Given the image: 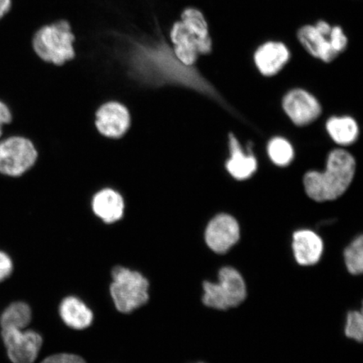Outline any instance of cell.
I'll return each instance as SVG.
<instances>
[{
    "label": "cell",
    "instance_id": "1",
    "mask_svg": "<svg viewBox=\"0 0 363 363\" xmlns=\"http://www.w3.org/2000/svg\"><path fill=\"white\" fill-rule=\"evenodd\" d=\"M356 170L357 162L352 154L344 149H335L328 155L324 172H306L303 179V188L312 201H335L350 187Z\"/></svg>",
    "mask_w": 363,
    "mask_h": 363
},
{
    "label": "cell",
    "instance_id": "2",
    "mask_svg": "<svg viewBox=\"0 0 363 363\" xmlns=\"http://www.w3.org/2000/svg\"><path fill=\"white\" fill-rule=\"evenodd\" d=\"M75 42L69 21L61 19L36 30L31 45L40 60L61 67L75 58Z\"/></svg>",
    "mask_w": 363,
    "mask_h": 363
},
{
    "label": "cell",
    "instance_id": "3",
    "mask_svg": "<svg viewBox=\"0 0 363 363\" xmlns=\"http://www.w3.org/2000/svg\"><path fill=\"white\" fill-rule=\"evenodd\" d=\"M111 294L118 311L129 314L149 301V283L136 271L116 267L112 271Z\"/></svg>",
    "mask_w": 363,
    "mask_h": 363
},
{
    "label": "cell",
    "instance_id": "4",
    "mask_svg": "<svg viewBox=\"0 0 363 363\" xmlns=\"http://www.w3.org/2000/svg\"><path fill=\"white\" fill-rule=\"evenodd\" d=\"M38 152L28 138L10 135L0 139V174L18 178L35 165Z\"/></svg>",
    "mask_w": 363,
    "mask_h": 363
},
{
    "label": "cell",
    "instance_id": "5",
    "mask_svg": "<svg viewBox=\"0 0 363 363\" xmlns=\"http://www.w3.org/2000/svg\"><path fill=\"white\" fill-rule=\"evenodd\" d=\"M291 58V48L282 39L262 40L252 53L254 65L258 72L266 78L278 75L289 65Z\"/></svg>",
    "mask_w": 363,
    "mask_h": 363
},
{
    "label": "cell",
    "instance_id": "6",
    "mask_svg": "<svg viewBox=\"0 0 363 363\" xmlns=\"http://www.w3.org/2000/svg\"><path fill=\"white\" fill-rule=\"evenodd\" d=\"M240 229L235 218L225 213L216 216L204 231V240L208 248L224 255L239 242Z\"/></svg>",
    "mask_w": 363,
    "mask_h": 363
},
{
    "label": "cell",
    "instance_id": "7",
    "mask_svg": "<svg viewBox=\"0 0 363 363\" xmlns=\"http://www.w3.org/2000/svg\"><path fill=\"white\" fill-rule=\"evenodd\" d=\"M2 339L12 363H33L43 342L35 331L18 329H3Z\"/></svg>",
    "mask_w": 363,
    "mask_h": 363
},
{
    "label": "cell",
    "instance_id": "8",
    "mask_svg": "<svg viewBox=\"0 0 363 363\" xmlns=\"http://www.w3.org/2000/svg\"><path fill=\"white\" fill-rule=\"evenodd\" d=\"M131 124L130 111L125 104L111 101L101 104L95 111L94 125L104 138L121 139L129 130Z\"/></svg>",
    "mask_w": 363,
    "mask_h": 363
},
{
    "label": "cell",
    "instance_id": "9",
    "mask_svg": "<svg viewBox=\"0 0 363 363\" xmlns=\"http://www.w3.org/2000/svg\"><path fill=\"white\" fill-rule=\"evenodd\" d=\"M284 111L295 125L306 126L321 116L319 101L303 89L290 90L283 99Z\"/></svg>",
    "mask_w": 363,
    "mask_h": 363
},
{
    "label": "cell",
    "instance_id": "10",
    "mask_svg": "<svg viewBox=\"0 0 363 363\" xmlns=\"http://www.w3.org/2000/svg\"><path fill=\"white\" fill-rule=\"evenodd\" d=\"M294 36L306 52L318 61L330 65L339 57L331 48L328 36L320 33L313 23L299 26Z\"/></svg>",
    "mask_w": 363,
    "mask_h": 363
},
{
    "label": "cell",
    "instance_id": "11",
    "mask_svg": "<svg viewBox=\"0 0 363 363\" xmlns=\"http://www.w3.org/2000/svg\"><path fill=\"white\" fill-rule=\"evenodd\" d=\"M167 38L174 56L181 65L185 67H194L197 65L201 57L199 40L189 33L180 20L172 23Z\"/></svg>",
    "mask_w": 363,
    "mask_h": 363
},
{
    "label": "cell",
    "instance_id": "12",
    "mask_svg": "<svg viewBox=\"0 0 363 363\" xmlns=\"http://www.w3.org/2000/svg\"><path fill=\"white\" fill-rule=\"evenodd\" d=\"M179 20L189 33L198 39L201 57L211 55L214 51L215 40L206 13L198 7L187 6L181 11Z\"/></svg>",
    "mask_w": 363,
    "mask_h": 363
},
{
    "label": "cell",
    "instance_id": "13",
    "mask_svg": "<svg viewBox=\"0 0 363 363\" xmlns=\"http://www.w3.org/2000/svg\"><path fill=\"white\" fill-rule=\"evenodd\" d=\"M292 250L294 259L298 265H315L323 255V240L311 230H298L293 234Z\"/></svg>",
    "mask_w": 363,
    "mask_h": 363
},
{
    "label": "cell",
    "instance_id": "14",
    "mask_svg": "<svg viewBox=\"0 0 363 363\" xmlns=\"http://www.w3.org/2000/svg\"><path fill=\"white\" fill-rule=\"evenodd\" d=\"M91 208L94 216L104 223L110 225L123 218L125 203L121 193L111 188H104L94 194L91 199Z\"/></svg>",
    "mask_w": 363,
    "mask_h": 363
},
{
    "label": "cell",
    "instance_id": "15",
    "mask_svg": "<svg viewBox=\"0 0 363 363\" xmlns=\"http://www.w3.org/2000/svg\"><path fill=\"white\" fill-rule=\"evenodd\" d=\"M230 157L225 162V169L233 179L238 181L247 180L257 170V160L252 153H246L240 146L239 140L230 133L229 135Z\"/></svg>",
    "mask_w": 363,
    "mask_h": 363
},
{
    "label": "cell",
    "instance_id": "16",
    "mask_svg": "<svg viewBox=\"0 0 363 363\" xmlns=\"http://www.w3.org/2000/svg\"><path fill=\"white\" fill-rule=\"evenodd\" d=\"M218 280L230 308L237 307L244 302L247 296V285L238 269L230 266L221 267L218 272Z\"/></svg>",
    "mask_w": 363,
    "mask_h": 363
},
{
    "label": "cell",
    "instance_id": "17",
    "mask_svg": "<svg viewBox=\"0 0 363 363\" xmlns=\"http://www.w3.org/2000/svg\"><path fill=\"white\" fill-rule=\"evenodd\" d=\"M59 312L63 322L72 329L84 330L93 323V312L78 298L70 296L63 299Z\"/></svg>",
    "mask_w": 363,
    "mask_h": 363
},
{
    "label": "cell",
    "instance_id": "18",
    "mask_svg": "<svg viewBox=\"0 0 363 363\" xmlns=\"http://www.w3.org/2000/svg\"><path fill=\"white\" fill-rule=\"evenodd\" d=\"M325 129L333 142L343 147L355 143L359 135L357 121L350 116L330 118Z\"/></svg>",
    "mask_w": 363,
    "mask_h": 363
},
{
    "label": "cell",
    "instance_id": "19",
    "mask_svg": "<svg viewBox=\"0 0 363 363\" xmlns=\"http://www.w3.org/2000/svg\"><path fill=\"white\" fill-rule=\"evenodd\" d=\"M33 313L26 303L16 302L6 308L0 318L2 329L24 330L30 323Z\"/></svg>",
    "mask_w": 363,
    "mask_h": 363
},
{
    "label": "cell",
    "instance_id": "20",
    "mask_svg": "<svg viewBox=\"0 0 363 363\" xmlns=\"http://www.w3.org/2000/svg\"><path fill=\"white\" fill-rule=\"evenodd\" d=\"M267 154H269L270 160L276 166L280 167H288L292 162L294 157V147L284 138H272L267 146Z\"/></svg>",
    "mask_w": 363,
    "mask_h": 363
},
{
    "label": "cell",
    "instance_id": "21",
    "mask_svg": "<svg viewBox=\"0 0 363 363\" xmlns=\"http://www.w3.org/2000/svg\"><path fill=\"white\" fill-rule=\"evenodd\" d=\"M344 262L347 269L354 276L361 275L363 271V238L362 235L353 239L344 250Z\"/></svg>",
    "mask_w": 363,
    "mask_h": 363
},
{
    "label": "cell",
    "instance_id": "22",
    "mask_svg": "<svg viewBox=\"0 0 363 363\" xmlns=\"http://www.w3.org/2000/svg\"><path fill=\"white\" fill-rule=\"evenodd\" d=\"M202 301L204 306L218 311H227L230 308L225 294L218 283L204 281Z\"/></svg>",
    "mask_w": 363,
    "mask_h": 363
},
{
    "label": "cell",
    "instance_id": "23",
    "mask_svg": "<svg viewBox=\"0 0 363 363\" xmlns=\"http://www.w3.org/2000/svg\"><path fill=\"white\" fill-rule=\"evenodd\" d=\"M328 38L331 48L339 57L347 51L349 44H350V38H349L347 30L342 25L337 24V23L331 27Z\"/></svg>",
    "mask_w": 363,
    "mask_h": 363
},
{
    "label": "cell",
    "instance_id": "24",
    "mask_svg": "<svg viewBox=\"0 0 363 363\" xmlns=\"http://www.w3.org/2000/svg\"><path fill=\"white\" fill-rule=\"evenodd\" d=\"M345 335L347 338L361 343L363 338V316L362 311H351L347 313Z\"/></svg>",
    "mask_w": 363,
    "mask_h": 363
},
{
    "label": "cell",
    "instance_id": "25",
    "mask_svg": "<svg viewBox=\"0 0 363 363\" xmlns=\"http://www.w3.org/2000/svg\"><path fill=\"white\" fill-rule=\"evenodd\" d=\"M42 363H86L79 356L74 354L60 353L45 358Z\"/></svg>",
    "mask_w": 363,
    "mask_h": 363
},
{
    "label": "cell",
    "instance_id": "26",
    "mask_svg": "<svg viewBox=\"0 0 363 363\" xmlns=\"http://www.w3.org/2000/svg\"><path fill=\"white\" fill-rule=\"evenodd\" d=\"M13 272L11 258L0 251V283L10 277Z\"/></svg>",
    "mask_w": 363,
    "mask_h": 363
},
{
    "label": "cell",
    "instance_id": "27",
    "mask_svg": "<svg viewBox=\"0 0 363 363\" xmlns=\"http://www.w3.org/2000/svg\"><path fill=\"white\" fill-rule=\"evenodd\" d=\"M13 116L10 107L2 101H0V139L3 138V128L4 125H10Z\"/></svg>",
    "mask_w": 363,
    "mask_h": 363
},
{
    "label": "cell",
    "instance_id": "28",
    "mask_svg": "<svg viewBox=\"0 0 363 363\" xmlns=\"http://www.w3.org/2000/svg\"><path fill=\"white\" fill-rule=\"evenodd\" d=\"M12 7V0H0V20L10 12Z\"/></svg>",
    "mask_w": 363,
    "mask_h": 363
},
{
    "label": "cell",
    "instance_id": "29",
    "mask_svg": "<svg viewBox=\"0 0 363 363\" xmlns=\"http://www.w3.org/2000/svg\"><path fill=\"white\" fill-rule=\"evenodd\" d=\"M196 363H204V362H196Z\"/></svg>",
    "mask_w": 363,
    "mask_h": 363
}]
</instances>
